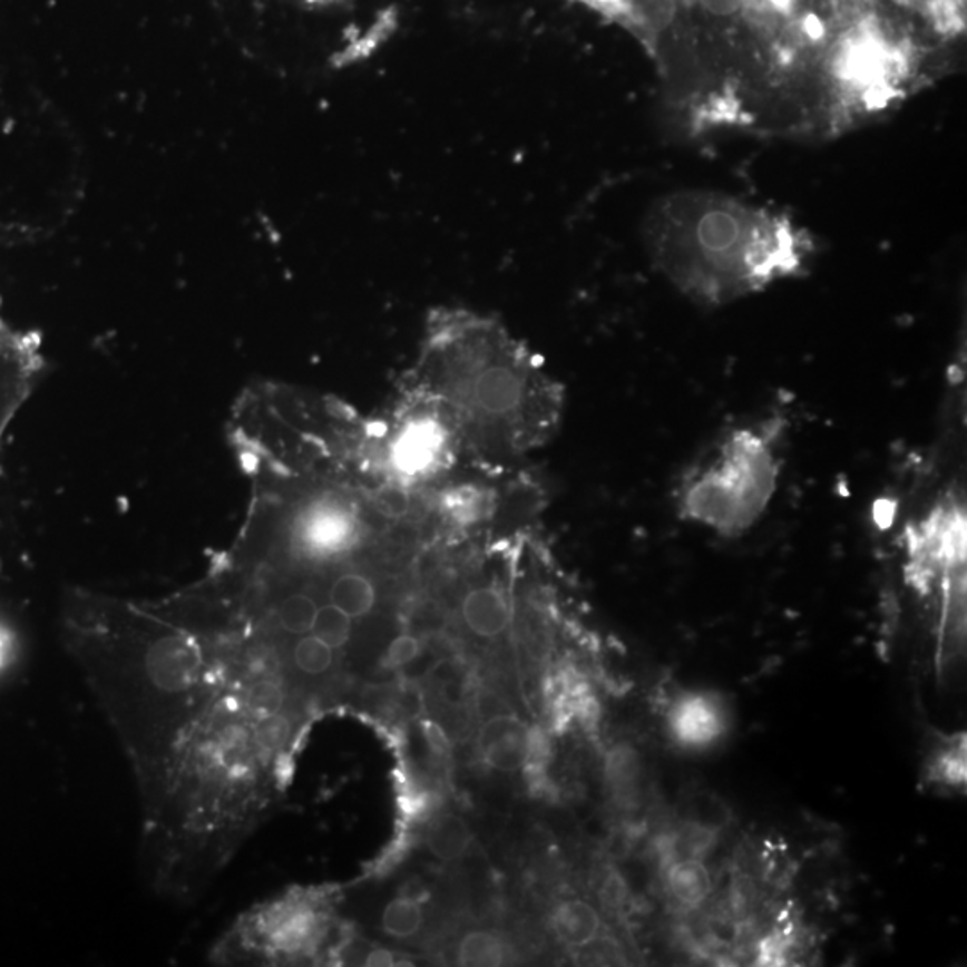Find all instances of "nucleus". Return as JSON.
I'll use <instances>...</instances> for the list:
<instances>
[{"mask_svg": "<svg viewBox=\"0 0 967 967\" xmlns=\"http://www.w3.org/2000/svg\"><path fill=\"white\" fill-rule=\"evenodd\" d=\"M402 391L438 412L462 461L486 475L550 443L565 414V388L538 353L491 315L438 306Z\"/></svg>", "mask_w": 967, "mask_h": 967, "instance_id": "obj_1", "label": "nucleus"}, {"mask_svg": "<svg viewBox=\"0 0 967 967\" xmlns=\"http://www.w3.org/2000/svg\"><path fill=\"white\" fill-rule=\"evenodd\" d=\"M644 233L660 273L701 305H725L792 279L812 255L808 237L789 221L715 192L657 199Z\"/></svg>", "mask_w": 967, "mask_h": 967, "instance_id": "obj_2", "label": "nucleus"}, {"mask_svg": "<svg viewBox=\"0 0 967 967\" xmlns=\"http://www.w3.org/2000/svg\"><path fill=\"white\" fill-rule=\"evenodd\" d=\"M780 475L776 423L731 427L681 477L675 511L721 538H740L769 511Z\"/></svg>", "mask_w": 967, "mask_h": 967, "instance_id": "obj_3", "label": "nucleus"}, {"mask_svg": "<svg viewBox=\"0 0 967 967\" xmlns=\"http://www.w3.org/2000/svg\"><path fill=\"white\" fill-rule=\"evenodd\" d=\"M638 38L656 61L665 55L677 0H575Z\"/></svg>", "mask_w": 967, "mask_h": 967, "instance_id": "obj_4", "label": "nucleus"}, {"mask_svg": "<svg viewBox=\"0 0 967 967\" xmlns=\"http://www.w3.org/2000/svg\"><path fill=\"white\" fill-rule=\"evenodd\" d=\"M671 730L680 744L688 748L712 745L724 731L721 707L707 695L690 694L675 703Z\"/></svg>", "mask_w": 967, "mask_h": 967, "instance_id": "obj_5", "label": "nucleus"}, {"mask_svg": "<svg viewBox=\"0 0 967 967\" xmlns=\"http://www.w3.org/2000/svg\"><path fill=\"white\" fill-rule=\"evenodd\" d=\"M461 616L466 627L479 638L494 639L511 625V606L502 589L480 586L465 595Z\"/></svg>", "mask_w": 967, "mask_h": 967, "instance_id": "obj_6", "label": "nucleus"}, {"mask_svg": "<svg viewBox=\"0 0 967 967\" xmlns=\"http://www.w3.org/2000/svg\"><path fill=\"white\" fill-rule=\"evenodd\" d=\"M553 928L563 945L570 948H585L597 939L600 917L586 901L570 899L557 905L553 916Z\"/></svg>", "mask_w": 967, "mask_h": 967, "instance_id": "obj_7", "label": "nucleus"}, {"mask_svg": "<svg viewBox=\"0 0 967 967\" xmlns=\"http://www.w3.org/2000/svg\"><path fill=\"white\" fill-rule=\"evenodd\" d=\"M666 887L675 903L686 908L699 907L712 892V877L707 867L695 857L675 860L666 872Z\"/></svg>", "mask_w": 967, "mask_h": 967, "instance_id": "obj_8", "label": "nucleus"}, {"mask_svg": "<svg viewBox=\"0 0 967 967\" xmlns=\"http://www.w3.org/2000/svg\"><path fill=\"white\" fill-rule=\"evenodd\" d=\"M471 842L470 828L461 817L445 813L438 817L427 833V846L433 857L443 862L459 860L468 851Z\"/></svg>", "mask_w": 967, "mask_h": 967, "instance_id": "obj_9", "label": "nucleus"}, {"mask_svg": "<svg viewBox=\"0 0 967 967\" xmlns=\"http://www.w3.org/2000/svg\"><path fill=\"white\" fill-rule=\"evenodd\" d=\"M604 774L609 789L618 798H627L635 792L642 778V758L631 745H615L606 756Z\"/></svg>", "mask_w": 967, "mask_h": 967, "instance_id": "obj_10", "label": "nucleus"}, {"mask_svg": "<svg viewBox=\"0 0 967 967\" xmlns=\"http://www.w3.org/2000/svg\"><path fill=\"white\" fill-rule=\"evenodd\" d=\"M457 960L461 966H502L506 960V946L491 931H470L462 937L457 949Z\"/></svg>", "mask_w": 967, "mask_h": 967, "instance_id": "obj_11", "label": "nucleus"}, {"mask_svg": "<svg viewBox=\"0 0 967 967\" xmlns=\"http://www.w3.org/2000/svg\"><path fill=\"white\" fill-rule=\"evenodd\" d=\"M423 925V908L412 896H398L383 908L382 928L389 937L409 939Z\"/></svg>", "mask_w": 967, "mask_h": 967, "instance_id": "obj_12", "label": "nucleus"}, {"mask_svg": "<svg viewBox=\"0 0 967 967\" xmlns=\"http://www.w3.org/2000/svg\"><path fill=\"white\" fill-rule=\"evenodd\" d=\"M525 751H527V727H518V730L507 733L495 740L494 744L480 751V760H482L489 769L500 772H515L524 766Z\"/></svg>", "mask_w": 967, "mask_h": 967, "instance_id": "obj_13", "label": "nucleus"}, {"mask_svg": "<svg viewBox=\"0 0 967 967\" xmlns=\"http://www.w3.org/2000/svg\"><path fill=\"white\" fill-rule=\"evenodd\" d=\"M931 780L948 787H960L966 783V740L958 736L955 744L948 745L937 754L931 765Z\"/></svg>", "mask_w": 967, "mask_h": 967, "instance_id": "obj_14", "label": "nucleus"}, {"mask_svg": "<svg viewBox=\"0 0 967 967\" xmlns=\"http://www.w3.org/2000/svg\"><path fill=\"white\" fill-rule=\"evenodd\" d=\"M423 653V642L412 633H403L388 645V651L383 654L382 663L385 668H403L416 662L420 654Z\"/></svg>", "mask_w": 967, "mask_h": 967, "instance_id": "obj_15", "label": "nucleus"}, {"mask_svg": "<svg viewBox=\"0 0 967 967\" xmlns=\"http://www.w3.org/2000/svg\"><path fill=\"white\" fill-rule=\"evenodd\" d=\"M550 758V742L541 730H527L524 766L530 774H541Z\"/></svg>", "mask_w": 967, "mask_h": 967, "instance_id": "obj_16", "label": "nucleus"}, {"mask_svg": "<svg viewBox=\"0 0 967 967\" xmlns=\"http://www.w3.org/2000/svg\"><path fill=\"white\" fill-rule=\"evenodd\" d=\"M475 710H477L479 719L488 721L491 716L502 715L506 706L500 703V699H498L497 695L491 694L488 690H482V692L477 695V699H475Z\"/></svg>", "mask_w": 967, "mask_h": 967, "instance_id": "obj_17", "label": "nucleus"}, {"mask_svg": "<svg viewBox=\"0 0 967 967\" xmlns=\"http://www.w3.org/2000/svg\"><path fill=\"white\" fill-rule=\"evenodd\" d=\"M625 895H627V890H625L624 880L618 875H612L604 881L603 901L607 907H621Z\"/></svg>", "mask_w": 967, "mask_h": 967, "instance_id": "obj_18", "label": "nucleus"}, {"mask_svg": "<svg viewBox=\"0 0 967 967\" xmlns=\"http://www.w3.org/2000/svg\"><path fill=\"white\" fill-rule=\"evenodd\" d=\"M365 966L370 967H394L398 966V957L394 954H391L389 949H373L368 957H365Z\"/></svg>", "mask_w": 967, "mask_h": 967, "instance_id": "obj_19", "label": "nucleus"}, {"mask_svg": "<svg viewBox=\"0 0 967 967\" xmlns=\"http://www.w3.org/2000/svg\"><path fill=\"white\" fill-rule=\"evenodd\" d=\"M289 2L305 6V8H333V6L346 4L350 0H289Z\"/></svg>", "mask_w": 967, "mask_h": 967, "instance_id": "obj_20", "label": "nucleus"}, {"mask_svg": "<svg viewBox=\"0 0 967 967\" xmlns=\"http://www.w3.org/2000/svg\"><path fill=\"white\" fill-rule=\"evenodd\" d=\"M10 427V421L6 418L4 412L0 411V439L4 436L6 430Z\"/></svg>", "mask_w": 967, "mask_h": 967, "instance_id": "obj_21", "label": "nucleus"}]
</instances>
